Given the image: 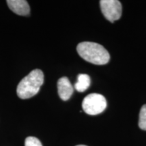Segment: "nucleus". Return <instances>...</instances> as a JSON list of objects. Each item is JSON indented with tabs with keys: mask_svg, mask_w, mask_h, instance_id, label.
<instances>
[{
	"mask_svg": "<svg viewBox=\"0 0 146 146\" xmlns=\"http://www.w3.org/2000/svg\"><path fill=\"white\" fill-rule=\"evenodd\" d=\"M76 50L83 59L94 64L104 65L110 60L108 52L99 43L81 42L76 47Z\"/></svg>",
	"mask_w": 146,
	"mask_h": 146,
	"instance_id": "1",
	"label": "nucleus"
},
{
	"mask_svg": "<svg viewBox=\"0 0 146 146\" xmlns=\"http://www.w3.org/2000/svg\"><path fill=\"white\" fill-rule=\"evenodd\" d=\"M44 82L43 72L40 69H35L24 77L18 85L16 93L21 99H29L35 96Z\"/></svg>",
	"mask_w": 146,
	"mask_h": 146,
	"instance_id": "2",
	"label": "nucleus"
},
{
	"mask_svg": "<svg viewBox=\"0 0 146 146\" xmlns=\"http://www.w3.org/2000/svg\"><path fill=\"white\" fill-rule=\"evenodd\" d=\"M82 107L87 114L97 115L105 110L107 107V102L101 94H91L84 98Z\"/></svg>",
	"mask_w": 146,
	"mask_h": 146,
	"instance_id": "3",
	"label": "nucleus"
},
{
	"mask_svg": "<svg viewBox=\"0 0 146 146\" xmlns=\"http://www.w3.org/2000/svg\"><path fill=\"white\" fill-rule=\"evenodd\" d=\"M102 14L110 23L120 19L122 15V5L117 0H101L100 1Z\"/></svg>",
	"mask_w": 146,
	"mask_h": 146,
	"instance_id": "4",
	"label": "nucleus"
},
{
	"mask_svg": "<svg viewBox=\"0 0 146 146\" xmlns=\"http://www.w3.org/2000/svg\"><path fill=\"white\" fill-rule=\"evenodd\" d=\"M9 8L20 16H28L30 14V6L25 0H8Z\"/></svg>",
	"mask_w": 146,
	"mask_h": 146,
	"instance_id": "5",
	"label": "nucleus"
},
{
	"mask_svg": "<svg viewBox=\"0 0 146 146\" xmlns=\"http://www.w3.org/2000/svg\"><path fill=\"white\" fill-rule=\"evenodd\" d=\"M73 87L67 77L60 78L58 81V91L60 98L64 101L69 100L73 94Z\"/></svg>",
	"mask_w": 146,
	"mask_h": 146,
	"instance_id": "6",
	"label": "nucleus"
},
{
	"mask_svg": "<svg viewBox=\"0 0 146 146\" xmlns=\"http://www.w3.org/2000/svg\"><path fill=\"white\" fill-rule=\"evenodd\" d=\"M91 84V78L88 74H79L77 76V82L74 85L76 90L78 92L86 91Z\"/></svg>",
	"mask_w": 146,
	"mask_h": 146,
	"instance_id": "7",
	"label": "nucleus"
},
{
	"mask_svg": "<svg viewBox=\"0 0 146 146\" xmlns=\"http://www.w3.org/2000/svg\"><path fill=\"white\" fill-rule=\"evenodd\" d=\"M139 127L142 130L146 131V104L143 105L140 110Z\"/></svg>",
	"mask_w": 146,
	"mask_h": 146,
	"instance_id": "8",
	"label": "nucleus"
},
{
	"mask_svg": "<svg viewBox=\"0 0 146 146\" xmlns=\"http://www.w3.org/2000/svg\"><path fill=\"white\" fill-rule=\"evenodd\" d=\"M25 146H43L41 141L35 137H28L25 139Z\"/></svg>",
	"mask_w": 146,
	"mask_h": 146,
	"instance_id": "9",
	"label": "nucleus"
},
{
	"mask_svg": "<svg viewBox=\"0 0 146 146\" xmlns=\"http://www.w3.org/2000/svg\"><path fill=\"white\" fill-rule=\"evenodd\" d=\"M76 146H87V145H76Z\"/></svg>",
	"mask_w": 146,
	"mask_h": 146,
	"instance_id": "10",
	"label": "nucleus"
}]
</instances>
